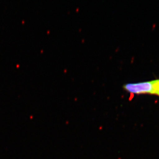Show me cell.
Returning <instances> with one entry per match:
<instances>
[{"instance_id":"6da1fadb","label":"cell","mask_w":159,"mask_h":159,"mask_svg":"<svg viewBox=\"0 0 159 159\" xmlns=\"http://www.w3.org/2000/svg\"><path fill=\"white\" fill-rule=\"evenodd\" d=\"M123 87L125 90L129 93L134 94H155V85L153 81L126 84Z\"/></svg>"},{"instance_id":"7a4b0ae2","label":"cell","mask_w":159,"mask_h":159,"mask_svg":"<svg viewBox=\"0 0 159 159\" xmlns=\"http://www.w3.org/2000/svg\"><path fill=\"white\" fill-rule=\"evenodd\" d=\"M154 85H155V94L159 96V80H154Z\"/></svg>"}]
</instances>
